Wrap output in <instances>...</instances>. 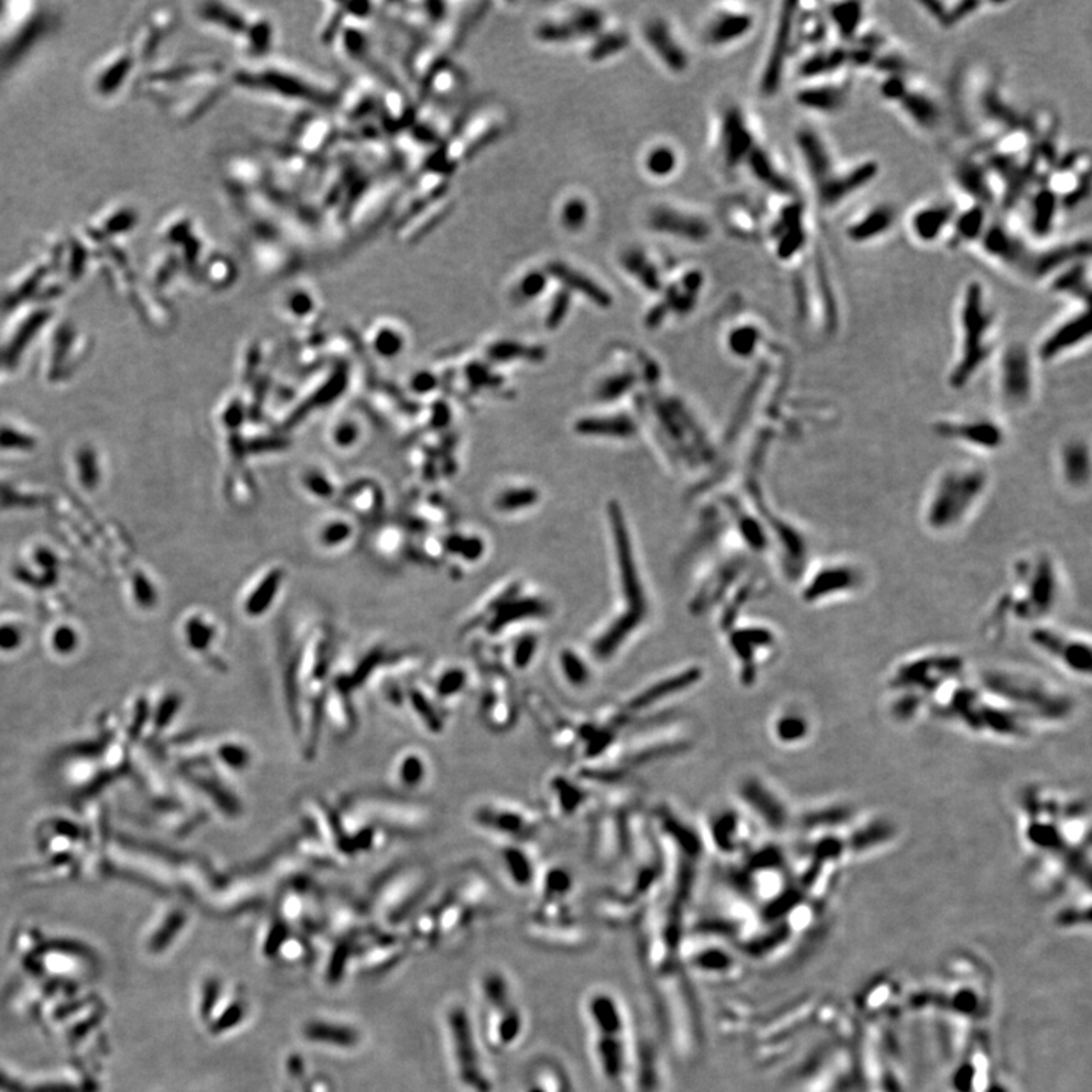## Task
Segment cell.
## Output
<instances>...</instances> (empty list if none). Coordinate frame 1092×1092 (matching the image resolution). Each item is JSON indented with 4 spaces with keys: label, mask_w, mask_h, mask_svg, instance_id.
<instances>
[{
    "label": "cell",
    "mask_w": 1092,
    "mask_h": 1092,
    "mask_svg": "<svg viewBox=\"0 0 1092 1092\" xmlns=\"http://www.w3.org/2000/svg\"><path fill=\"white\" fill-rule=\"evenodd\" d=\"M989 486V470L976 463L942 469L923 504L927 530L935 535H951L962 528L982 505Z\"/></svg>",
    "instance_id": "6da1fadb"
},
{
    "label": "cell",
    "mask_w": 1092,
    "mask_h": 1092,
    "mask_svg": "<svg viewBox=\"0 0 1092 1092\" xmlns=\"http://www.w3.org/2000/svg\"><path fill=\"white\" fill-rule=\"evenodd\" d=\"M995 318L988 307L985 288L978 281L965 288L959 310V350L948 371L953 390L968 387L995 354Z\"/></svg>",
    "instance_id": "7a4b0ae2"
},
{
    "label": "cell",
    "mask_w": 1092,
    "mask_h": 1092,
    "mask_svg": "<svg viewBox=\"0 0 1092 1092\" xmlns=\"http://www.w3.org/2000/svg\"><path fill=\"white\" fill-rule=\"evenodd\" d=\"M1013 572L1017 590L1004 597L1006 611L1024 621L1040 620L1052 613L1061 593L1054 560L1048 554H1036L1018 560Z\"/></svg>",
    "instance_id": "3957f363"
},
{
    "label": "cell",
    "mask_w": 1092,
    "mask_h": 1092,
    "mask_svg": "<svg viewBox=\"0 0 1092 1092\" xmlns=\"http://www.w3.org/2000/svg\"><path fill=\"white\" fill-rule=\"evenodd\" d=\"M1033 352L1022 343H1011L1000 354L997 366V395L1008 412L1031 407L1036 394V367Z\"/></svg>",
    "instance_id": "277c9868"
},
{
    "label": "cell",
    "mask_w": 1092,
    "mask_h": 1092,
    "mask_svg": "<svg viewBox=\"0 0 1092 1092\" xmlns=\"http://www.w3.org/2000/svg\"><path fill=\"white\" fill-rule=\"evenodd\" d=\"M865 581L867 574L859 563L847 558L832 560L805 574L801 598L805 604L816 606L860 592Z\"/></svg>",
    "instance_id": "5b68a950"
},
{
    "label": "cell",
    "mask_w": 1092,
    "mask_h": 1092,
    "mask_svg": "<svg viewBox=\"0 0 1092 1092\" xmlns=\"http://www.w3.org/2000/svg\"><path fill=\"white\" fill-rule=\"evenodd\" d=\"M932 428L942 440L976 451L997 452L1008 445V429L995 417L982 415L942 417L932 425Z\"/></svg>",
    "instance_id": "8992f818"
},
{
    "label": "cell",
    "mask_w": 1092,
    "mask_h": 1092,
    "mask_svg": "<svg viewBox=\"0 0 1092 1092\" xmlns=\"http://www.w3.org/2000/svg\"><path fill=\"white\" fill-rule=\"evenodd\" d=\"M1091 339V316L1088 307L1057 323L1047 336L1036 346V362L1043 364L1054 363L1066 355L1075 352L1088 343Z\"/></svg>",
    "instance_id": "52a82bcc"
},
{
    "label": "cell",
    "mask_w": 1092,
    "mask_h": 1092,
    "mask_svg": "<svg viewBox=\"0 0 1092 1092\" xmlns=\"http://www.w3.org/2000/svg\"><path fill=\"white\" fill-rule=\"evenodd\" d=\"M590 1012L593 1018H597L598 1027H600V1045H598V1052H600V1059H601L602 1070L609 1076L611 1080L618 1079L621 1073H622V1065H624V1052H622V1043H621V1017L616 1009V1004L613 1000L609 997H597L592 1000L590 1003Z\"/></svg>",
    "instance_id": "ba28073f"
},
{
    "label": "cell",
    "mask_w": 1092,
    "mask_h": 1092,
    "mask_svg": "<svg viewBox=\"0 0 1092 1092\" xmlns=\"http://www.w3.org/2000/svg\"><path fill=\"white\" fill-rule=\"evenodd\" d=\"M699 676H701V671L698 668H687L681 673L664 676V678L642 687L639 694L632 695L622 708H616V710L620 713L624 724H627L632 721V715L654 708L655 706L664 703L665 699H671L676 695H680L681 690L689 689L690 686H694L698 681Z\"/></svg>",
    "instance_id": "9c48e42d"
},
{
    "label": "cell",
    "mask_w": 1092,
    "mask_h": 1092,
    "mask_svg": "<svg viewBox=\"0 0 1092 1092\" xmlns=\"http://www.w3.org/2000/svg\"><path fill=\"white\" fill-rule=\"evenodd\" d=\"M475 821L489 832L522 842L530 839L539 828L535 815L514 805H484L475 812Z\"/></svg>",
    "instance_id": "30bf717a"
},
{
    "label": "cell",
    "mask_w": 1092,
    "mask_h": 1092,
    "mask_svg": "<svg viewBox=\"0 0 1092 1092\" xmlns=\"http://www.w3.org/2000/svg\"><path fill=\"white\" fill-rule=\"evenodd\" d=\"M796 13H798V4L796 2H786L782 5L780 9L779 22L775 27L774 41L771 46L770 57L766 62L763 76H762V92L766 96H773L777 93L782 85L783 71H784V62H786L787 55L791 52L792 36H794V29H795Z\"/></svg>",
    "instance_id": "8fae6325"
},
{
    "label": "cell",
    "mask_w": 1092,
    "mask_h": 1092,
    "mask_svg": "<svg viewBox=\"0 0 1092 1092\" xmlns=\"http://www.w3.org/2000/svg\"><path fill=\"white\" fill-rule=\"evenodd\" d=\"M879 173L881 166L876 159H867L845 172L833 173L832 177L816 186L819 204L824 209H833L842 204L858 191L867 189L879 177Z\"/></svg>",
    "instance_id": "7c38bea8"
},
{
    "label": "cell",
    "mask_w": 1092,
    "mask_h": 1092,
    "mask_svg": "<svg viewBox=\"0 0 1092 1092\" xmlns=\"http://www.w3.org/2000/svg\"><path fill=\"white\" fill-rule=\"evenodd\" d=\"M1031 641L1043 653L1052 654L1054 659L1061 660L1068 668L1076 673L1089 674L1091 669V648L1088 642L1076 637H1068L1057 630L1047 627H1036L1032 630Z\"/></svg>",
    "instance_id": "4fadbf2b"
},
{
    "label": "cell",
    "mask_w": 1092,
    "mask_h": 1092,
    "mask_svg": "<svg viewBox=\"0 0 1092 1092\" xmlns=\"http://www.w3.org/2000/svg\"><path fill=\"white\" fill-rule=\"evenodd\" d=\"M449 1024H451L452 1038H454V1048H456V1057L457 1062H459L461 1080L466 1085H469L470 1088L477 1089L478 1092L491 1091V1085H489L486 1077L482 1076L481 1070H480L478 1053L475 1050V1043L472 1040V1033H470V1027H469L465 1011L463 1009H454L451 1015H449Z\"/></svg>",
    "instance_id": "5bb4252c"
},
{
    "label": "cell",
    "mask_w": 1092,
    "mask_h": 1092,
    "mask_svg": "<svg viewBox=\"0 0 1092 1092\" xmlns=\"http://www.w3.org/2000/svg\"><path fill=\"white\" fill-rule=\"evenodd\" d=\"M1091 254L1089 240H1077L1073 243L1059 244L1040 254H1031L1024 265V272L1035 279L1054 275L1076 261L1088 260Z\"/></svg>",
    "instance_id": "9a60e30c"
},
{
    "label": "cell",
    "mask_w": 1092,
    "mask_h": 1092,
    "mask_svg": "<svg viewBox=\"0 0 1092 1092\" xmlns=\"http://www.w3.org/2000/svg\"><path fill=\"white\" fill-rule=\"evenodd\" d=\"M1091 470V449L1087 440L1075 438L1062 443L1059 452V472L1066 487L1075 492L1088 489Z\"/></svg>",
    "instance_id": "2e32d148"
},
{
    "label": "cell",
    "mask_w": 1092,
    "mask_h": 1092,
    "mask_svg": "<svg viewBox=\"0 0 1092 1092\" xmlns=\"http://www.w3.org/2000/svg\"><path fill=\"white\" fill-rule=\"evenodd\" d=\"M748 835L747 824L736 810H718L708 821V836L713 847L726 856L742 851L748 844Z\"/></svg>",
    "instance_id": "e0dca14e"
},
{
    "label": "cell",
    "mask_w": 1092,
    "mask_h": 1092,
    "mask_svg": "<svg viewBox=\"0 0 1092 1092\" xmlns=\"http://www.w3.org/2000/svg\"><path fill=\"white\" fill-rule=\"evenodd\" d=\"M982 248L989 257L1001 261L1004 265H1015L1018 269H1024L1031 253L1026 244L1009 230L1003 223H988L982 239L978 240Z\"/></svg>",
    "instance_id": "ac0fdd59"
},
{
    "label": "cell",
    "mask_w": 1092,
    "mask_h": 1092,
    "mask_svg": "<svg viewBox=\"0 0 1092 1092\" xmlns=\"http://www.w3.org/2000/svg\"><path fill=\"white\" fill-rule=\"evenodd\" d=\"M796 146L800 151L805 168L815 184L819 186L835 173L832 154L827 145L814 129H800L796 133Z\"/></svg>",
    "instance_id": "d6986e66"
},
{
    "label": "cell",
    "mask_w": 1092,
    "mask_h": 1092,
    "mask_svg": "<svg viewBox=\"0 0 1092 1092\" xmlns=\"http://www.w3.org/2000/svg\"><path fill=\"white\" fill-rule=\"evenodd\" d=\"M602 27V16L593 9H584L560 23H545L537 29V37L546 43H563L577 37L593 36Z\"/></svg>",
    "instance_id": "ffe728a7"
},
{
    "label": "cell",
    "mask_w": 1092,
    "mask_h": 1092,
    "mask_svg": "<svg viewBox=\"0 0 1092 1092\" xmlns=\"http://www.w3.org/2000/svg\"><path fill=\"white\" fill-rule=\"evenodd\" d=\"M777 239V255L787 261L801 253L805 244V231L803 225V209L800 204H789L783 210L782 216L774 228Z\"/></svg>",
    "instance_id": "44dd1931"
},
{
    "label": "cell",
    "mask_w": 1092,
    "mask_h": 1092,
    "mask_svg": "<svg viewBox=\"0 0 1092 1092\" xmlns=\"http://www.w3.org/2000/svg\"><path fill=\"white\" fill-rule=\"evenodd\" d=\"M956 212L948 204L924 205L914 212L911 219L912 234L921 243L930 244L941 239L950 228Z\"/></svg>",
    "instance_id": "7402d4cb"
},
{
    "label": "cell",
    "mask_w": 1092,
    "mask_h": 1092,
    "mask_svg": "<svg viewBox=\"0 0 1092 1092\" xmlns=\"http://www.w3.org/2000/svg\"><path fill=\"white\" fill-rule=\"evenodd\" d=\"M650 223L654 230L660 231V232H668V234L676 235V237L697 240V242L706 239L710 232L708 223L701 221L699 217L689 216V214L671 209L655 210L651 214Z\"/></svg>",
    "instance_id": "603a6c76"
},
{
    "label": "cell",
    "mask_w": 1092,
    "mask_h": 1092,
    "mask_svg": "<svg viewBox=\"0 0 1092 1092\" xmlns=\"http://www.w3.org/2000/svg\"><path fill=\"white\" fill-rule=\"evenodd\" d=\"M897 219V211L891 205H876L874 209L859 217L851 225L847 226L845 234L854 243H868L872 240L881 239L892 228Z\"/></svg>",
    "instance_id": "cb8c5ba5"
},
{
    "label": "cell",
    "mask_w": 1092,
    "mask_h": 1092,
    "mask_svg": "<svg viewBox=\"0 0 1092 1092\" xmlns=\"http://www.w3.org/2000/svg\"><path fill=\"white\" fill-rule=\"evenodd\" d=\"M798 105L819 114H836L849 101V89L845 85L814 84L798 90L795 94Z\"/></svg>",
    "instance_id": "d4e9b609"
},
{
    "label": "cell",
    "mask_w": 1092,
    "mask_h": 1092,
    "mask_svg": "<svg viewBox=\"0 0 1092 1092\" xmlns=\"http://www.w3.org/2000/svg\"><path fill=\"white\" fill-rule=\"evenodd\" d=\"M724 151L730 166L747 159L754 151V138L738 108H730L724 119Z\"/></svg>",
    "instance_id": "484cf974"
},
{
    "label": "cell",
    "mask_w": 1092,
    "mask_h": 1092,
    "mask_svg": "<svg viewBox=\"0 0 1092 1092\" xmlns=\"http://www.w3.org/2000/svg\"><path fill=\"white\" fill-rule=\"evenodd\" d=\"M956 181L967 195L973 198L974 204L983 205L987 209H989V205L994 204L995 191L990 186L985 166H980L973 159L962 161L956 168Z\"/></svg>",
    "instance_id": "4316f807"
},
{
    "label": "cell",
    "mask_w": 1092,
    "mask_h": 1092,
    "mask_svg": "<svg viewBox=\"0 0 1092 1092\" xmlns=\"http://www.w3.org/2000/svg\"><path fill=\"white\" fill-rule=\"evenodd\" d=\"M548 272L551 276L560 281L565 287L574 292L581 293L584 297H589L590 301L595 302L597 306L607 307L611 306V297L600 284L593 283L592 279L581 274L578 270L572 269L569 265H563L560 261H554L548 265Z\"/></svg>",
    "instance_id": "83f0119b"
},
{
    "label": "cell",
    "mask_w": 1092,
    "mask_h": 1092,
    "mask_svg": "<svg viewBox=\"0 0 1092 1092\" xmlns=\"http://www.w3.org/2000/svg\"><path fill=\"white\" fill-rule=\"evenodd\" d=\"M742 796L745 803L756 812L757 816L765 819L770 827L779 830L786 823V814L783 805L766 787H762L756 782L745 783Z\"/></svg>",
    "instance_id": "f1b7e54d"
},
{
    "label": "cell",
    "mask_w": 1092,
    "mask_h": 1092,
    "mask_svg": "<svg viewBox=\"0 0 1092 1092\" xmlns=\"http://www.w3.org/2000/svg\"><path fill=\"white\" fill-rule=\"evenodd\" d=\"M1050 290L1056 295L1079 299L1085 307L1089 304L1088 263L1087 260L1076 261L1057 272L1056 276L1050 283Z\"/></svg>",
    "instance_id": "f546056e"
},
{
    "label": "cell",
    "mask_w": 1092,
    "mask_h": 1092,
    "mask_svg": "<svg viewBox=\"0 0 1092 1092\" xmlns=\"http://www.w3.org/2000/svg\"><path fill=\"white\" fill-rule=\"evenodd\" d=\"M645 38L671 70L683 71L687 67L686 53L676 45L669 27L662 20H653L646 25Z\"/></svg>",
    "instance_id": "4dcf8cb0"
},
{
    "label": "cell",
    "mask_w": 1092,
    "mask_h": 1092,
    "mask_svg": "<svg viewBox=\"0 0 1092 1092\" xmlns=\"http://www.w3.org/2000/svg\"><path fill=\"white\" fill-rule=\"evenodd\" d=\"M1059 209L1061 200L1048 184L1040 187L1033 193L1031 202V228L1036 237H1047L1052 232Z\"/></svg>",
    "instance_id": "1f68e13d"
},
{
    "label": "cell",
    "mask_w": 1092,
    "mask_h": 1092,
    "mask_svg": "<svg viewBox=\"0 0 1092 1092\" xmlns=\"http://www.w3.org/2000/svg\"><path fill=\"white\" fill-rule=\"evenodd\" d=\"M548 787L549 796L553 800V810L556 812L554 815L557 816L569 818L579 805H584L588 801L589 792L574 780L568 779L567 775H556L549 782Z\"/></svg>",
    "instance_id": "d6a6232c"
},
{
    "label": "cell",
    "mask_w": 1092,
    "mask_h": 1092,
    "mask_svg": "<svg viewBox=\"0 0 1092 1092\" xmlns=\"http://www.w3.org/2000/svg\"><path fill=\"white\" fill-rule=\"evenodd\" d=\"M897 105L918 128L930 131L941 124V108L927 93L909 89Z\"/></svg>",
    "instance_id": "836d02e7"
},
{
    "label": "cell",
    "mask_w": 1092,
    "mask_h": 1092,
    "mask_svg": "<svg viewBox=\"0 0 1092 1092\" xmlns=\"http://www.w3.org/2000/svg\"><path fill=\"white\" fill-rule=\"evenodd\" d=\"M828 20L842 40L856 41L863 23L865 9L860 2H836L828 5Z\"/></svg>",
    "instance_id": "e575fe53"
},
{
    "label": "cell",
    "mask_w": 1092,
    "mask_h": 1092,
    "mask_svg": "<svg viewBox=\"0 0 1092 1092\" xmlns=\"http://www.w3.org/2000/svg\"><path fill=\"white\" fill-rule=\"evenodd\" d=\"M849 64V49L845 48H832V49L818 50L805 58L800 66L798 75L805 80H819L823 76L832 75Z\"/></svg>",
    "instance_id": "d590c367"
},
{
    "label": "cell",
    "mask_w": 1092,
    "mask_h": 1092,
    "mask_svg": "<svg viewBox=\"0 0 1092 1092\" xmlns=\"http://www.w3.org/2000/svg\"><path fill=\"white\" fill-rule=\"evenodd\" d=\"M953 232L956 242L969 243L982 239L983 232L988 226V209L983 205L974 204L973 207L956 214L953 219Z\"/></svg>",
    "instance_id": "8d00e7d4"
},
{
    "label": "cell",
    "mask_w": 1092,
    "mask_h": 1092,
    "mask_svg": "<svg viewBox=\"0 0 1092 1092\" xmlns=\"http://www.w3.org/2000/svg\"><path fill=\"white\" fill-rule=\"evenodd\" d=\"M752 27V17L748 14H724L713 22L708 29V40L715 45H726L745 36Z\"/></svg>",
    "instance_id": "74e56055"
},
{
    "label": "cell",
    "mask_w": 1092,
    "mask_h": 1092,
    "mask_svg": "<svg viewBox=\"0 0 1092 1092\" xmlns=\"http://www.w3.org/2000/svg\"><path fill=\"white\" fill-rule=\"evenodd\" d=\"M747 159L750 168H752V173L756 175L759 181L770 187L771 190L782 193V195H791V182L787 181L782 173L777 172V168H774V164L765 152L754 149Z\"/></svg>",
    "instance_id": "f35d334b"
},
{
    "label": "cell",
    "mask_w": 1092,
    "mask_h": 1092,
    "mask_svg": "<svg viewBox=\"0 0 1092 1092\" xmlns=\"http://www.w3.org/2000/svg\"><path fill=\"white\" fill-rule=\"evenodd\" d=\"M304 1033L308 1040L316 1041V1043H332L339 1047H352L359 1041V1035L354 1029L331 1024V1022H310V1024H307Z\"/></svg>",
    "instance_id": "ab89813d"
},
{
    "label": "cell",
    "mask_w": 1092,
    "mask_h": 1092,
    "mask_svg": "<svg viewBox=\"0 0 1092 1092\" xmlns=\"http://www.w3.org/2000/svg\"><path fill=\"white\" fill-rule=\"evenodd\" d=\"M395 779L399 783V786L405 789L420 786L427 779V763L424 757H420L415 751L399 756L395 765Z\"/></svg>",
    "instance_id": "60d3db41"
},
{
    "label": "cell",
    "mask_w": 1092,
    "mask_h": 1092,
    "mask_svg": "<svg viewBox=\"0 0 1092 1092\" xmlns=\"http://www.w3.org/2000/svg\"><path fill=\"white\" fill-rule=\"evenodd\" d=\"M622 265L643 287L648 288L650 292H659L662 287L659 274L654 265L646 260L645 255L637 251H628L622 257Z\"/></svg>",
    "instance_id": "b9f144b4"
},
{
    "label": "cell",
    "mask_w": 1092,
    "mask_h": 1092,
    "mask_svg": "<svg viewBox=\"0 0 1092 1092\" xmlns=\"http://www.w3.org/2000/svg\"><path fill=\"white\" fill-rule=\"evenodd\" d=\"M558 665V673L565 683L572 687H586L592 680V669L574 651H563Z\"/></svg>",
    "instance_id": "7bdbcfd3"
},
{
    "label": "cell",
    "mask_w": 1092,
    "mask_h": 1092,
    "mask_svg": "<svg viewBox=\"0 0 1092 1092\" xmlns=\"http://www.w3.org/2000/svg\"><path fill=\"white\" fill-rule=\"evenodd\" d=\"M468 673L460 666H449L436 676L433 683L434 695L440 699L456 698L463 694L468 686Z\"/></svg>",
    "instance_id": "ee69618b"
},
{
    "label": "cell",
    "mask_w": 1092,
    "mask_h": 1092,
    "mask_svg": "<svg viewBox=\"0 0 1092 1092\" xmlns=\"http://www.w3.org/2000/svg\"><path fill=\"white\" fill-rule=\"evenodd\" d=\"M531 862L533 860L524 849H518V847L505 849L504 867L509 872V876L514 879V883L525 886L533 881L535 867Z\"/></svg>",
    "instance_id": "f6af8a7d"
},
{
    "label": "cell",
    "mask_w": 1092,
    "mask_h": 1092,
    "mask_svg": "<svg viewBox=\"0 0 1092 1092\" xmlns=\"http://www.w3.org/2000/svg\"><path fill=\"white\" fill-rule=\"evenodd\" d=\"M775 736L782 742H794L796 739L805 738L807 726H805V719L798 718V715H792V713H784L775 721L774 724Z\"/></svg>",
    "instance_id": "bcb514c9"
},
{
    "label": "cell",
    "mask_w": 1092,
    "mask_h": 1092,
    "mask_svg": "<svg viewBox=\"0 0 1092 1092\" xmlns=\"http://www.w3.org/2000/svg\"><path fill=\"white\" fill-rule=\"evenodd\" d=\"M982 6L983 4H980V2H971V0H962V2L953 5L946 4V9H944L939 25L942 27H946V29H950V27H956L960 22H964L967 18L971 17Z\"/></svg>",
    "instance_id": "7dc6e473"
},
{
    "label": "cell",
    "mask_w": 1092,
    "mask_h": 1092,
    "mask_svg": "<svg viewBox=\"0 0 1092 1092\" xmlns=\"http://www.w3.org/2000/svg\"><path fill=\"white\" fill-rule=\"evenodd\" d=\"M627 46L628 37L622 34V32H615V34L601 37L592 46V49L589 52V57H590L592 61H601L604 58L611 57V55L624 50Z\"/></svg>",
    "instance_id": "c3c4849f"
},
{
    "label": "cell",
    "mask_w": 1092,
    "mask_h": 1092,
    "mask_svg": "<svg viewBox=\"0 0 1092 1092\" xmlns=\"http://www.w3.org/2000/svg\"><path fill=\"white\" fill-rule=\"evenodd\" d=\"M759 331L754 327H742L736 330V331L730 337V346L734 351V354L741 355V357H748L754 352L759 343Z\"/></svg>",
    "instance_id": "681fc988"
},
{
    "label": "cell",
    "mask_w": 1092,
    "mask_h": 1092,
    "mask_svg": "<svg viewBox=\"0 0 1092 1092\" xmlns=\"http://www.w3.org/2000/svg\"><path fill=\"white\" fill-rule=\"evenodd\" d=\"M676 164V154L669 147L654 149L646 159V168H650V172L655 177H666L673 172Z\"/></svg>",
    "instance_id": "f907efd6"
},
{
    "label": "cell",
    "mask_w": 1092,
    "mask_h": 1092,
    "mask_svg": "<svg viewBox=\"0 0 1092 1092\" xmlns=\"http://www.w3.org/2000/svg\"><path fill=\"white\" fill-rule=\"evenodd\" d=\"M535 639L533 637H524L522 641L516 643L512 653V668L514 671H525L528 669V665L535 654Z\"/></svg>",
    "instance_id": "816d5d0a"
},
{
    "label": "cell",
    "mask_w": 1092,
    "mask_h": 1092,
    "mask_svg": "<svg viewBox=\"0 0 1092 1092\" xmlns=\"http://www.w3.org/2000/svg\"><path fill=\"white\" fill-rule=\"evenodd\" d=\"M907 90H909V84L903 75H889L881 81V98L888 103H900L903 96L907 93Z\"/></svg>",
    "instance_id": "f5cc1de1"
},
{
    "label": "cell",
    "mask_w": 1092,
    "mask_h": 1092,
    "mask_svg": "<svg viewBox=\"0 0 1092 1092\" xmlns=\"http://www.w3.org/2000/svg\"><path fill=\"white\" fill-rule=\"evenodd\" d=\"M563 225L567 226L568 230L577 231L586 223L588 219V207L583 200H572L565 205L563 209Z\"/></svg>",
    "instance_id": "db71d44e"
},
{
    "label": "cell",
    "mask_w": 1092,
    "mask_h": 1092,
    "mask_svg": "<svg viewBox=\"0 0 1092 1092\" xmlns=\"http://www.w3.org/2000/svg\"><path fill=\"white\" fill-rule=\"evenodd\" d=\"M545 287H546V276L540 272H530L522 279L519 292L522 297H535L544 292Z\"/></svg>",
    "instance_id": "11a10c76"
},
{
    "label": "cell",
    "mask_w": 1092,
    "mask_h": 1092,
    "mask_svg": "<svg viewBox=\"0 0 1092 1092\" xmlns=\"http://www.w3.org/2000/svg\"><path fill=\"white\" fill-rule=\"evenodd\" d=\"M568 308H569V295H568V292L558 293L556 299H554L551 311H549V327H556V325L562 322L563 318L567 316Z\"/></svg>",
    "instance_id": "9f6ffc18"
}]
</instances>
